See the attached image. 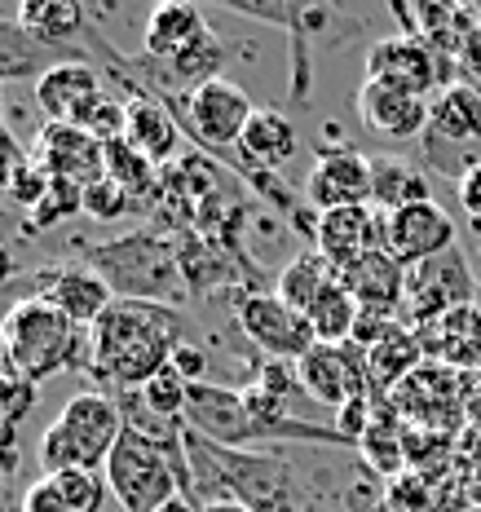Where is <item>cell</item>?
<instances>
[{"mask_svg":"<svg viewBox=\"0 0 481 512\" xmlns=\"http://www.w3.org/2000/svg\"><path fill=\"white\" fill-rule=\"evenodd\" d=\"M181 309L115 301L98 323L89 327V376L106 389H146L159 371L173 367L181 349Z\"/></svg>","mask_w":481,"mask_h":512,"instance_id":"1","label":"cell"},{"mask_svg":"<svg viewBox=\"0 0 481 512\" xmlns=\"http://www.w3.org/2000/svg\"><path fill=\"white\" fill-rule=\"evenodd\" d=\"M186 464H190V504H234L252 512H305L301 482H296L292 464L265 451H234L217 446L195 429H186Z\"/></svg>","mask_w":481,"mask_h":512,"instance_id":"2","label":"cell"},{"mask_svg":"<svg viewBox=\"0 0 481 512\" xmlns=\"http://www.w3.org/2000/svg\"><path fill=\"white\" fill-rule=\"evenodd\" d=\"M84 265L93 274H102V283L115 292V301H146V305L177 309L190 296L186 274H181L177 239H168V234H159L151 226L128 230L120 239L93 243Z\"/></svg>","mask_w":481,"mask_h":512,"instance_id":"3","label":"cell"},{"mask_svg":"<svg viewBox=\"0 0 481 512\" xmlns=\"http://www.w3.org/2000/svg\"><path fill=\"white\" fill-rule=\"evenodd\" d=\"M102 473L120 512H159L164 504H173L177 495L190 499L186 442L164 446L137 429H124Z\"/></svg>","mask_w":481,"mask_h":512,"instance_id":"4","label":"cell"},{"mask_svg":"<svg viewBox=\"0 0 481 512\" xmlns=\"http://www.w3.org/2000/svg\"><path fill=\"white\" fill-rule=\"evenodd\" d=\"M124 433V415L111 393L80 389L67 398V407L53 415V424L40 433V468L45 473H102L115 442Z\"/></svg>","mask_w":481,"mask_h":512,"instance_id":"5","label":"cell"},{"mask_svg":"<svg viewBox=\"0 0 481 512\" xmlns=\"http://www.w3.org/2000/svg\"><path fill=\"white\" fill-rule=\"evenodd\" d=\"M5 340L14 371L31 384H45L58 371H89V332H80L45 296H18L5 318Z\"/></svg>","mask_w":481,"mask_h":512,"instance_id":"6","label":"cell"},{"mask_svg":"<svg viewBox=\"0 0 481 512\" xmlns=\"http://www.w3.org/2000/svg\"><path fill=\"white\" fill-rule=\"evenodd\" d=\"M168 111L177 115L181 137L199 146V155L217 159V164H234V173H243V159H239V142H243V128L256 115L252 98L239 89L234 80H212L203 89L186 93V98H159Z\"/></svg>","mask_w":481,"mask_h":512,"instance_id":"7","label":"cell"},{"mask_svg":"<svg viewBox=\"0 0 481 512\" xmlns=\"http://www.w3.org/2000/svg\"><path fill=\"white\" fill-rule=\"evenodd\" d=\"M234 323L248 336V345L261 358L270 362H301L309 349L318 345L314 332H309V318L301 309L283 305L274 292H248L239 296V309H234Z\"/></svg>","mask_w":481,"mask_h":512,"instance_id":"8","label":"cell"},{"mask_svg":"<svg viewBox=\"0 0 481 512\" xmlns=\"http://www.w3.org/2000/svg\"><path fill=\"white\" fill-rule=\"evenodd\" d=\"M446 67H451V62L415 36H384L367 49V80L402 89L424 102H429V93L437 98V93L446 89V80H451Z\"/></svg>","mask_w":481,"mask_h":512,"instance_id":"9","label":"cell"},{"mask_svg":"<svg viewBox=\"0 0 481 512\" xmlns=\"http://www.w3.org/2000/svg\"><path fill=\"white\" fill-rule=\"evenodd\" d=\"M477 296V279L468 270L464 252L451 248L446 256H433V261L406 270V318L415 323H437V318L455 314V309H468Z\"/></svg>","mask_w":481,"mask_h":512,"instance_id":"10","label":"cell"},{"mask_svg":"<svg viewBox=\"0 0 481 512\" xmlns=\"http://www.w3.org/2000/svg\"><path fill=\"white\" fill-rule=\"evenodd\" d=\"M296 380H301L305 398L323 402L331 411H340L354 398H371L367 349H358L354 340H345V345H314L296 362Z\"/></svg>","mask_w":481,"mask_h":512,"instance_id":"11","label":"cell"},{"mask_svg":"<svg viewBox=\"0 0 481 512\" xmlns=\"http://www.w3.org/2000/svg\"><path fill=\"white\" fill-rule=\"evenodd\" d=\"M186 429H195L199 437H208L217 446H234V451H256V442H261V424H256L248 407V393L212 380L190 384Z\"/></svg>","mask_w":481,"mask_h":512,"instance_id":"12","label":"cell"},{"mask_svg":"<svg viewBox=\"0 0 481 512\" xmlns=\"http://www.w3.org/2000/svg\"><path fill=\"white\" fill-rule=\"evenodd\" d=\"M371 199H376V168H371V155L354 151V146H327V151L309 164L305 204L314 212L367 208Z\"/></svg>","mask_w":481,"mask_h":512,"instance_id":"13","label":"cell"},{"mask_svg":"<svg viewBox=\"0 0 481 512\" xmlns=\"http://www.w3.org/2000/svg\"><path fill=\"white\" fill-rule=\"evenodd\" d=\"M451 248H455V217L437 199L384 212V252L393 261H402L406 270L433 261V256H446Z\"/></svg>","mask_w":481,"mask_h":512,"instance_id":"14","label":"cell"},{"mask_svg":"<svg viewBox=\"0 0 481 512\" xmlns=\"http://www.w3.org/2000/svg\"><path fill=\"white\" fill-rule=\"evenodd\" d=\"M36 159L49 168V177L71 181V186H80V190H89L93 181L106 177V146L76 124H49V120L40 124Z\"/></svg>","mask_w":481,"mask_h":512,"instance_id":"15","label":"cell"},{"mask_svg":"<svg viewBox=\"0 0 481 512\" xmlns=\"http://www.w3.org/2000/svg\"><path fill=\"white\" fill-rule=\"evenodd\" d=\"M384 248V212L380 208H331L318 212L314 226V252L327 256L336 270H349L367 252Z\"/></svg>","mask_w":481,"mask_h":512,"instance_id":"16","label":"cell"},{"mask_svg":"<svg viewBox=\"0 0 481 512\" xmlns=\"http://www.w3.org/2000/svg\"><path fill=\"white\" fill-rule=\"evenodd\" d=\"M102 93H106V84H102L98 62H62V67H53L49 76L36 80V106L45 111L49 124L80 128Z\"/></svg>","mask_w":481,"mask_h":512,"instance_id":"17","label":"cell"},{"mask_svg":"<svg viewBox=\"0 0 481 512\" xmlns=\"http://www.w3.org/2000/svg\"><path fill=\"white\" fill-rule=\"evenodd\" d=\"M40 287L31 296H45L53 309L71 318L80 332H89L93 323L115 305V292L102 283V274H93L89 265H58V270H40Z\"/></svg>","mask_w":481,"mask_h":512,"instance_id":"18","label":"cell"},{"mask_svg":"<svg viewBox=\"0 0 481 512\" xmlns=\"http://www.w3.org/2000/svg\"><path fill=\"white\" fill-rule=\"evenodd\" d=\"M358 120L367 133L389 137V142H415V137L429 133V102L411 98L402 89H389V84L362 80L358 89Z\"/></svg>","mask_w":481,"mask_h":512,"instance_id":"19","label":"cell"},{"mask_svg":"<svg viewBox=\"0 0 481 512\" xmlns=\"http://www.w3.org/2000/svg\"><path fill=\"white\" fill-rule=\"evenodd\" d=\"M18 27L27 36H36L40 45L49 49H62L71 58L89 62V9L76 5V0H27L18 5Z\"/></svg>","mask_w":481,"mask_h":512,"instance_id":"20","label":"cell"},{"mask_svg":"<svg viewBox=\"0 0 481 512\" xmlns=\"http://www.w3.org/2000/svg\"><path fill=\"white\" fill-rule=\"evenodd\" d=\"M296 151H301V133L296 124L287 120L283 111L274 106H256V115L243 128V142H239V159H243V181L252 173H279L283 164H292Z\"/></svg>","mask_w":481,"mask_h":512,"instance_id":"21","label":"cell"},{"mask_svg":"<svg viewBox=\"0 0 481 512\" xmlns=\"http://www.w3.org/2000/svg\"><path fill=\"white\" fill-rule=\"evenodd\" d=\"M345 292L358 301V309H376V314H402L406 305V265L393 261L389 252H367L349 270H340Z\"/></svg>","mask_w":481,"mask_h":512,"instance_id":"22","label":"cell"},{"mask_svg":"<svg viewBox=\"0 0 481 512\" xmlns=\"http://www.w3.org/2000/svg\"><path fill=\"white\" fill-rule=\"evenodd\" d=\"M128 142L164 168V164H177L181 159V142H186V137H181L177 115L168 111L155 93H133V98H128Z\"/></svg>","mask_w":481,"mask_h":512,"instance_id":"23","label":"cell"},{"mask_svg":"<svg viewBox=\"0 0 481 512\" xmlns=\"http://www.w3.org/2000/svg\"><path fill=\"white\" fill-rule=\"evenodd\" d=\"M203 31H208L203 9L186 5V0H164V5H155L142 23V53L155 62H168L186 45H195Z\"/></svg>","mask_w":481,"mask_h":512,"instance_id":"24","label":"cell"},{"mask_svg":"<svg viewBox=\"0 0 481 512\" xmlns=\"http://www.w3.org/2000/svg\"><path fill=\"white\" fill-rule=\"evenodd\" d=\"M429 142H481V93L473 84L455 80L429 102Z\"/></svg>","mask_w":481,"mask_h":512,"instance_id":"25","label":"cell"},{"mask_svg":"<svg viewBox=\"0 0 481 512\" xmlns=\"http://www.w3.org/2000/svg\"><path fill=\"white\" fill-rule=\"evenodd\" d=\"M234 248H221L217 234H199V230H181L177 234V256H181V274H186L190 296H208L217 287L234 283Z\"/></svg>","mask_w":481,"mask_h":512,"instance_id":"26","label":"cell"},{"mask_svg":"<svg viewBox=\"0 0 481 512\" xmlns=\"http://www.w3.org/2000/svg\"><path fill=\"white\" fill-rule=\"evenodd\" d=\"M62 62H80V58L40 45L36 36H27V31L18 27V18H0V84L40 80V76H49L53 67H62Z\"/></svg>","mask_w":481,"mask_h":512,"instance_id":"27","label":"cell"},{"mask_svg":"<svg viewBox=\"0 0 481 512\" xmlns=\"http://www.w3.org/2000/svg\"><path fill=\"white\" fill-rule=\"evenodd\" d=\"M340 283V270L327 261V256H318L314 248L292 256V261L279 270V283H274V296H279L283 305L301 309V314H309V305L318 301V296L327 292V287Z\"/></svg>","mask_w":481,"mask_h":512,"instance_id":"28","label":"cell"},{"mask_svg":"<svg viewBox=\"0 0 481 512\" xmlns=\"http://www.w3.org/2000/svg\"><path fill=\"white\" fill-rule=\"evenodd\" d=\"M106 181H115L133 204L151 208L159 195V181H164V168L155 159H146L128 137H120V142H106Z\"/></svg>","mask_w":481,"mask_h":512,"instance_id":"29","label":"cell"},{"mask_svg":"<svg viewBox=\"0 0 481 512\" xmlns=\"http://www.w3.org/2000/svg\"><path fill=\"white\" fill-rule=\"evenodd\" d=\"M371 168H376V199H371V208L398 212V208L429 204L433 199L429 177H424L415 164H406L402 155H376L371 159Z\"/></svg>","mask_w":481,"mask_h":512,"instance_id":"30","label":"cell"},{"mask_svg":"<svg viewBox=\"0 0 481 512\" xmlns=\"http://www.w3.org/2000/svg\"><path fill=\"white\" fill-rule=\"evenodd\" d=\"M367 362H371V389H380V393L398 389L411 371L424 367V345H420V336L406 332V323H402L389 340H380V345L371 349Z\"/></svg>","mask_w":481,"mask_h":512,"instance_id":"31","label":"cell"},{"mask_svg":"<svg viewBox=\"0 0 481 512\" xmlns=\"http://www.w3.org/2000/svg\"><path fill=\"white\" fill-rule=\"evenodd\" d=\"M358 314H362L358 301L345 292V283H336L309 305L305 318H309V332H314L318 345H345V340H354Z\"/></svg>","mask_w":481,"mask_h":512,"instance_id":"32","label":"cell"},{"mask_svg":"<svg viewBox=\"0 0 481 512\" xmlns=\"http://www.w3.org/2000/svg\"><path fill=\"white\" fill-rule=\"evenodd\" d=\"M146 398V407H151L159 420H173V424H186V402H190V380L181 376L177 367H164L159 376L146 384V389H137Z\"/></svg>","mask_w":481,"mask_h":512,"instance_id":"33","label":"cell"},{"mask_svg":"<svg viewBox=\"0 0 481 512\" xmlns=\"http://www.w3.org/2000/svg\"><path fill=\"white\" fill-rule=\"evenodd\" d=\"M76 212H84V190L71 186V181H58V177H53L49 195L27 212V226H31V230H45V226H53V221H62V217H76Z\"/></svg>","mask_w":481,"mask_h":512,"instance_id":"34","label":"cell"},{"mask_svg":"<svg viewBox=\"0 0 481 512\" xmlns=\"http://www.w3.org/2000/svg\"><path fill=\"white\" fill-rule=\"evenodd\" d=\"M49 186H53L49 168H45V164H40V159H36V155H27V159H23V164H18V168H14V190H9V199H14V204H18V208H23V212H31V208H36V204H40V199H45V195H49Z\"/></svg>","mask_w":481,"mask_h":512,"instance_id":"35","label":"cell"},{"mask_svg":"<svg viewBox=\"0 0 481 512\" xmlns=\"http://www.w3.org/2000/svg\"><path fill=\"white\" fill-rule=\"evenodd\" d=\"M133 208V199L124 195L115 181H93L89 190H84V212H93V217H102V221H115V217H124V212Z\"/></svg>","mask_w":481,"mask_h":512,"instance_id":"36","label":"cell"},{"mask_svg":"<svg viewBox=\"0 0 481 512\" xmlns=\"http://www.w3.org/2000/svg\"><path fill=\"white\" fill-rule=\"evenodd\" d=\"M459 208L473 217V226H481V159L459 173Z\"/></svg>","mask_w":481,"mask_h":512,"instance_id":"37","label":"cell"},{"mask_svg":"<svg viewBox=\"0 0 481 512\" xmlns=\"http://www.w3.org/2000/svg\"><path fill=\"white\" fill-rule=\"evenodd\" d=\"M173 367H177L190 384H195V380H203V367H208V358H203V349H195V345H181L177 354H173Z\"/></svg>","mask_w":481,"mask_h":512,"instance_id":"38","label":"cell"},{"mask_svg":"<svg viewBox=\"0 0 481 512\" xmlns=\"http://www.w3.org/2000/svg\"><path fill=\"white\" fill-rule=\"evenodd\" d=\"M14 274H18V261H14V252L5 248V239H0V296H9V283H14Z\"/></svg>","mask_w":481,"mask_h":512,"instance_id":"39","label":"cell"},{"mask_svg":"<svg viewBox=\"0 0 481 512\" xmlns=\"http://www.w3.org/2000/svg\"><path fill=\"white\" fill-rule=\"evenodd\" d=\"M18 371H14V354H9V340H5V323H0V384L5 380H14Z\"/></svg>","mask_w":481,"mask_h":512,"instance_id":"40","label":"cell"},{"mask_svg":"<svg viewBox=\"0 0 481 512\" xmlns=\"http://www.w3.org/2000/svg\"><path fill=\"white\" fill-rule=\"evenodd\" d=\"M18 164H23V159H18ZM14 159H0V204H5L9 199V190H14Z\"/></svg>","mask_w":481,"mask_h":512,"instance_id":"41","label":"cell"},{"mask_svg":"<svg viewBox=\"0 0 481 512\" xmlns=\"http://www.w3.org/2000/svg\"><path fill=\"white\" fill-rule=\"evenodd\" d=\"M199 512H252V508H243V504H234V499H217V504H203Z\"/></svg>","mask_w":481,"mask_h":512,"instance_id":"42","label":"cell"},{"mask_svg":"<svg viewBox=\"0 0 481 512\" xmlns=\"http://www.w3.org/2000/svg\"><path fill=\"white\" fill-rule=\"evenodd\" d=\"M159 512H199V508H195V504H190V499H186V495H177V499H173V504H164V508H159Z\"/></svg>","mask_w":481,"mask_h":512,"instance_id":"43","label":"cell"},{"mask_svg":"<svg viewBox=\"0 0 481 512\" xmlns=\"http://www.w3.org/2000/svg\"><path fill=\"white\" fill-rule=\"evenodd\" d=\"M0 124H5V102H0Z\"/></svg>","mask_w":481,"mask_h":512,"instance_id":"44","label":"cell"}]
</instances>
